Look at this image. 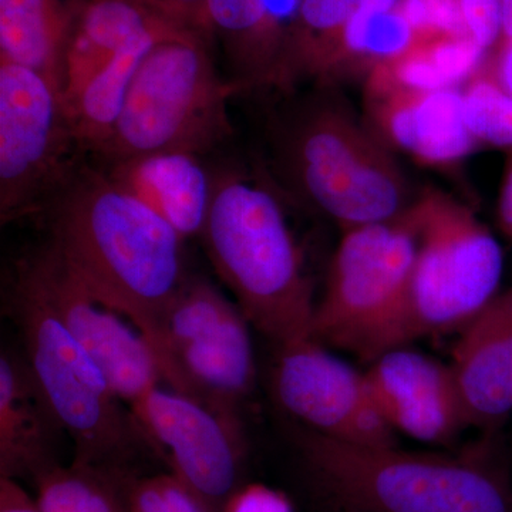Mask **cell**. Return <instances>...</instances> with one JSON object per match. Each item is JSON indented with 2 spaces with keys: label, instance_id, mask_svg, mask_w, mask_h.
Masks as SVG:
<instances>
[{
  "label": "cell",
  "instance_id": "cell-1",
  "mask_svg": "<svg viewBox=\"0 0 512 512\" xmlns=\"http://www.w3.org/2000/svg\"><path fill=\"white\" fill-rule=\"evenodd\" d=\"M42 214L47 242L67 268L123 315L157 356L165 313L188 278L185 239L103 168L86 161Z\"/></svg>",
  "mask_w": 512,
  "mask_h": 512
},
{
  "label": "cell",
  "instance_id": "cell-2",
  "mask_svg": "<svg viewBox=\"0 0 512 512\" xmlns=\"http://www.w3.org/2000/svg\"><path fill=\"white\" fill-rule=\"evenodd\" d=\"M201 237L252 328L276 348L311 338L316 305L311 282L274 192L239 171H215Z\"/></svg>",
  "mask_w": 512,
  "mask_h": 512
},
{
  "label": "cell",
  "instance_id": "cell-3",
  "mask_svg": "<svg viewBox=\"0 0 512 512\" xmlns=\"http://www.w3.org/2000/svg\"><path fill=\"white\" fill-rule=\"evenodd\" d=\"M313 490L335 512H512V490L487 451L466 457L298 436Z\"/></svg>",
  "mask_w": 512,
  "mask_h": 512
},
{
  "label": "cell",
  "instance_id": "cell-4",
  "mask_svg": "<svg viewBox=\"0 0 512 512\" xmlns=\"http://www.w3.org/2000/svg\"><path fill=\"white\" fill-rule=\"evenodd\" d=\"M320 89L276 130V161L286 183L342 231L399 217L416 198L389 146Z\"/></svg>",
  "mask_w": 512,
  "mask_h": 512
},
{
  "label": "cell",
  "instance_id": "cell-5",
  "mask_svg": "<svg viewBox=\"0 0 512 512\" xmlns=\"http://www.w3.org/2000/svg\"><path fill=\"white\" fill-rule=\"evenodd\" d=\"M210 37L180 29L161 39L138 66L104 146L103 163L143 154L210 153L234 134L228 99L237 86L215 69Z\"/></svg>",
  "mask_w": 512,
  "mask_h": 512
},
{
  "label": "cell",
  "instance_id": "cell-6",
  "mask_svg": "<svg viewBox=\"0 0 512 512\" xmlns=\"http://www.w3.org/2000/svg\"><path fill=\"white\" fill-rule=\"evenodd\" d=\"M10 308L22 336L23 362L60 429L72 439L73 460L123 470L146 444L133 414L18 264Z\"/></svg>",
  "mask_w": 512,
  "mask_h": 512
},
{
  "label": "cell",
  "instance_id": "cell-7",
  "mask_svg": "<svg viewBox=\"0 0 512 512\" xmlns=\"http://www.w3.org/2000/svg\"><path fill=\"white\" fill-rule=\"evenodd\" d=\"M409 210V208H407ZM343 231L325 292L313 311L311 338L369 365L406 346L407 303L417 238L409 212Z\"/></svg>",
  "mask_w": 512,
  "mask_h": 512
},
{
  "label": "cell",
  "instance_id": "cell-8",
  "mask_svg": "<svg viewBox=\"0 0 512 512\" xmlns=\"http://www.w3.org/2000/svg\"><path fill=\"white\" fill-rule=\"evenodd\" d=\"M416 231L404 343L463 330L498 295L503 252L466 205L429 187L407 210Z\"/></svg>",
  "mask_w": 512,
  "mask_h": 512
},
{
  "label": "cell",
  "instance_id": "cell-9",
  "mask_svg": "<svg viewBox=\"0 0 512 512\" xmlns=\"http://www.w3.org/2000/svg\"><path fill=\"white\" fill-rule=\"evenodd\" d=\"M251 323L207 279L188 276L165 313L157 357L164 384L239 416L255 387Z\"/></svg>",
  "mask_w": 512,
  "mask_h": 512
},
{
  "label": "cell",
  "instance_id": "cell-10",
  "mask_svg": "<svg viewBox=\"0 0 512 512\" xmlns=\"http://www.w3.org/2000/svg\"><path fill=\"white\" fill-rule=\"evenodd\" d=\"M84 154L55 84L28 67L0 62L3 224L45 210Z\"/></svg>",
  "mask_w": 512,
  "mask_h": 512
},
{
  "label": "cell",
  "instance_id": "cell-11",
  "mask_svg": "<svg viewBox=\"0 0 512 512\" xmlns=\"http://www.w3.org/2000/svg\"><path fill=\"white\" fill-rule=\"evenodd\" d=\"M146 446L210 512H222L244 483L247 443L239 416L212 410L161 384L131 404Z\"/></svg>",
  "mask_w": 512,
  "mask_h": 512
},
{
  "label": "cell",
  "instance_id": "cell-12",
  "mask_svg": "<svg viewBox=\"0 0 512 512\" xmlns=\"http://www.w3.org/2000/svg\"><path fill=\"white\" fill-rule=\"evenodd\" d=\"M272 393L289 416L320 436L353 446H397L366 373L315 339L276 348Z\"/></svg>",
  "mask_w": 512,
  "mask_h": 512
},
{
  "label": "cell",
  "instance_id": "cell-13",
  "mask_svg": "<svg viewBox=\"0 0 512 512\" xmlns=\"http://www.w3.org/2000/svg\"><path fill=\"white\" fill-rule=\"evenodd\" d=\"M36 282L74 339L89 353L121 402L130 407L164 384L146 338L123 315L97 299L46 242L18 261Z\"/></svg>",
  "mask_w": 512,
  "mask_h": 512
},
{
  "label": "cell",
  "instance_id": "cell-14",
  "mask_svg": "<svg viewBox=\"0 0 512 512\" xmlns=\"http://www.w3.org/2000/svg\"><path fill=\"white\" fill-rule=\"evenodd\" d=\"M365 373L380 413L396 433L450 446L470 427L451 365L407 345L387 350Z\"/></svg>",
  "mask_w": 512,
  "mask_h": 512
},
{
  "label": "cell",
  "instance_id": "cell-15",
  "mask_svg": "<svg viewBox=\"0 0 512 512\" xmlns=\"http://www.w3.org/2000/svg\"><path fill=\"white\" fill-rule=\"evenodd\" d=\"M363 83L367 126L387 146L427 165L456 163L478 146L464 121L461 87L413 90L375 76Z\"/></svg>",
  "mask_w": 512,
  "mask_h": 512
},
{
  "label": "cell",
  "instance_id": "cell-16",
  "mask_svg": "<svg viewBox=\"0 0 512 512\" xmlns=\"http://www.w3.org/2000/svg\"><path fill=\"white\" fill-rule=\"evenodd\" d=\"M303 0H204L202 28L227 52L238 92L275 86Z\"/></svg>",
  "mask_w": 512,
  "mask_h": 512
},
{
  "label": "cell",
  "instance_id": "cell-17",
  "mask_svg": "<svg viewBox=\"0 0 512 512\" xmlns=\"http://www.w3.org/2000/svg\"><path fill=\"white\" fill-rule=\"evenodd\" d=\"M450 365L470 427L497 429L512 410V288L461 330Z\"/></svg>",
  "mask_w": 512,
  "mask_h": 512
},
{
  "label": "cell",
  "instance_id": "cell-18",
  "mask_svg": "<svg viewBox=\"0 0 512 512\" xmlns=\"http://www.w3.org/2000/svg\"><path fill=\"white\" fill-rule=\"evenodd\" d=\"M101 168L184 239L202 234L214 198L215 173L202 164L201 156L163 151L110 161Z\"/></svg>",
  "mask_w": 512,
  "mask_h": 512
},
{
  "label": "cell",
  "instance_id": "cell-19",
  "mask_svg": "<svg viewBox=\"0 0 512 512\" xmlns=\"http://www.w3.org/2000/svg\"><path fill=\"white\" fill-rule=\"evenodd\" d=\"M59 424L23 360L0 357V478H35L56 464Z\"/></svg>",
  "mask_w": 512,
  "mask_h": 512
},
{
  "label": "cell",
  "instance_id": "cell-20",
  "mask_svg": "<svg viewBox=\"0 0 512 512\" xmlns=\"http://www.w3.org/2000/svg\"><path fill=\"white\" fill-rule=\"evenodd\" d=\"M87 0H0V62L42 74L62 93L67 50Z\"/></svg>",
  "mask_w": 512,
  "mask_h": 512
},
{
  "label": "cell",
  "instance_id": "cell-21",
  "mask_svg": "<svg viewBox=\"0 0 512 512\" xmlns=\"http://www.w3.org/2000/svg\"><path fill=\"white\" fill-rule=\"evenodd\" d=\"M185 28L187 26L171 19L156 20L119 55L97 70L74 99L66 104L74 136L84 153L94 156L106 143L119 117L131 80L148 52L165 36Z\"/></svg>",
  "mask_w": 512,
  "mask_h": 512
},
{
  "label": "cell",
  "instance_id": "cell-22",
  "mask_svg": "<svg viewBox=\"0 0 512 512\" xmlns=\"http://www.w3.org/2000/svg\"><path fill=\"white\" fill-rule=\"evenodd\" d=\"M160 18L165 16L143 0H87L64 63V106L97 70Z\"/></svg>",
  "mask_w": 512,
  "mask_h": 512
},
{
  "label": "cell",
  "instance_id": "cell-23",
  "mask_svg": "<svg viewBox=\"0 0 512 512\" xmlns=\"http://www.w3.org/2000/svg\"><path fill=\"white\" fill-rule=\"evenodd\" d=\"M416 42V32L399 6L362 10L336 37L313 82L319 87L365 82L373 70L402 56Z\"/></svg>",
  "mask_w": 512,
  "mask_h": 512
},
{
  "label": "cell",
  "instance_id": "cell-24",
  "mask_svg": "<svg viewBox=\"0 0 512 512\" xmlns=\"http://www.w3.org/2000/svg\"><path fill=\"white\" fill-rule=\"evenodd\" d=\"M399 5L400 0H303L275 87L289 90L302 80H315L336 37L357 13Z\"/></svg>",
  "mask_w": 512,
  "mask_h": 512
},
{
  "label": "cell",
  "instance_id": "cell-25",
  "mask_svg": "<svg viewBox=\"0 0 512 512\" xmlns=\"http://www.w3.org/2000/svg\"><path fill=\"white\" fill-rule=\"evenodd\" d=\"M127 478L119 468L56 463L33 478L35 498L43 512H127Z\"/></svg>",
  "mask_w": 512,
  "mask_h": 512
},
{
  "label": "cell",
  "instance_id": "cell-26",
  "mask_svg": "<svg viewBox=\"0 0 512 512\" xmlns=\"http://www.w3.org/2000/svg\"><path fill=\"white\" fill-rule=\"evenodd\" d=\"M464 121L478 144L512 148V96L487 63L461 86Z\"/></svg>",
  "mask_w": 512,
  "mask_h": 512
},
{
  "label": "cell",
  "instance_id": "cell-27",
  "mask_svg": "<svg viewBox=\"0 0 512 512\" xmlns=\"http://www.w3.org/2000/svg\"><path fill=\"white\" fill-rule=\"evenodd\" d=\"M417 40L437 36L467 35L458 0H400Z\"/></svg>",
  "mask_w": 512,
  "mask_h": 512
},
{
  "label": "cell",
  "instance_id": "cell-28",
  "mask_svg": "<svg viewBox=\"0 0 512 512\" xmlns=\"http://www.w3.org/2000/svg\"><path fill=\"white\" fill-rule=\"evenodd\" d=\"M468 36L490 50L501 37L503 0H458Z\"/></svg>",
  "mask_w": 512,
  "mask_h": 512
},
{
  "label": "cell",
  "instance_id": "cell-29",
  "mask_svg": "<svg viewBox=\"0 0 512 512\" xmlns=\"http://www.w3.org/2000/svg\"><path fill=\"white\" fill-rule=\"evenodd\" d=\"M222 512H295L289 498L264 484H242Z\"/></svg>",
  "mask_w": 512,
  "mask_h": 512
},
{
  "label": "cell",
  "instance_id": "cell-30",
  "mask_svg": "<svg viewBox=\"0 0 512 512\" xmlns=\"http://www.w3.org/2000/svg\"><path fill=\"white\" fill-rule=\"evenodd\" d=\"M127 512H168L158 476L134 478L126 483Z\"/></svg>",
  "mask_w": 512,
  "mask_h": 512
},
{
  "label": "cell",
  "instance_id": "cell-31",
  "mask_svg": "<svg viewBox=\"0 0 512 512\" xmlns=\"http://www.w3.org/2000/svg\"><path fill=\"white\" fill-rule=\"evenodd\" d=\"M143 2L164 15L165 18L207 35L202 28L204 0H143Z\"/></svg>",
  "mask_w": 512,
  "mask_h": 512
},
{
  "label": "cell",
  "instance_id": "cell-32",
  "mask_svg": "<svg viewBox=\"0 0 512 512\" xmlns=\"http://www.w3.org/2000/svg\"><path fill=\"white\" fill-rule=\"evenodd\" d=\"M158 480H160L168 512H210L198 500L197 495L188 490L173 474H160Z\"/></svg>",
  "mask_w": 512,
  "mask_h": 512
},
{
  "label": "cell",
  "instance_id": "cell-33",
  "mask_svg": "<svg viewBox=\"0 0 512 512\" xmlns=\"http://www.w3.org/2000/svg\"><path fill=\"white\" fill-rule=\"evenodd\" d=\"M0 512H43L32 497L16 480L0 478Z\"/></svg>",
  "mask_w": 512,
  "mask_h": 512
},
{
  "label": "cell",
  "instance_id": "cell-34",
  "mask_svg": "<svg viewBox=\"0 0 512 512\" xmlns=\"http://www.w3.org/2000/svg\"><path fill=\"white\" fill-rule=\"evenodd\" d=\"M497 45V55L487 66L498 83L512 96V37L500 40Z\"/></svg>",
  "mask_w": 512,
  "mask_h": 512
},
{
  "label": "cell",
  "instance_id": "cell-35",
  "mask_svg": "<svg viewBox=\"0 0 512 512\" xmlns=\"http://www.w3.org/2000/svg\"><path fill=\"white\" fill-rule=\"evenodd\" d=\"M500 221L505 234H507L512 241V148H510V154H508L503 187H501Z\"/></svg>",
  "mask_w": 512,
  "mask_h": 512
},
{
  "label": "cell",
  "instance_id": "cell-36",
  "mask_svg": "<svg viewBox=\"0 0 512 512\" xmlns=\"http://www.w3.org/2000/svg\"><path fill=\"white\" fill-rule=\"evenodd\" d=\"M512 37V0H503L501 8V37L500 40L511 39ZM498 40V42H500Z\"/></svg>",
  "mask_w": 512,
  "mask_h": 512
}]
</instances>
